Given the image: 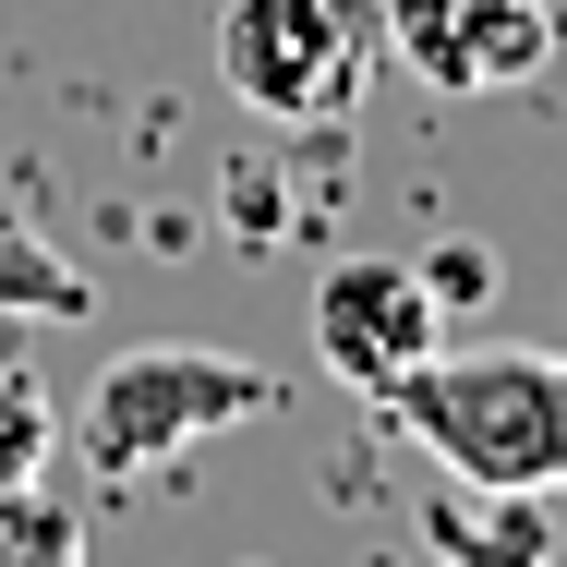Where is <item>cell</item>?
Segmentation results:
<instances>
[{
    "label": "cell",
    "instance_id": "obj_1",
    "mask_svg": "<svg viewBox=\"0 0 567 567\" xmlns=\"http://www.w3.org/2000/svg\"><path fill=\"white\" fill-rule=\"evenodd\" d=\"M374 411L471 495H556L567 483V350L544 339H483V350L435 339Z\"/></svg>",
    "mask_w": 567,
    "mask_h": 567
},
{
    "label": "cell",
    "instance_id": "obj_2",
    "mask_svg": "<svg viewBox=\"0 0 567 567\" xmlns=\"http://www.w3.org/2000/svg\"><path fill=\"white\" fill-rule=\"evenodd\" d=\"M266 411H278L266 362H241L218 339H145V350L97 362V386H85V458L110 483H145L182 447H218L229 423H266Z\"/></svg>",
    "mask_w": 567,
    "mask_h": 567
},
{
    "label": "cell",
    "instance_id": "obj_3",
    "mask_svg": "<svg viewBox=\"0 0 567 567\" xmlns=\"http://www.w3.org/2000/svg\"><path fill=\"white\" fill-rule=\"evenodd\" d=\"M218 73L254 121L327 133L386 73V12L374 0H229L218 12Z\"/></svg>",
    "mask_w": 567,
    "mask_h": 567
},
{
    "label": "cell",
    "instance_id": "obj_4",
    "mask_svg": "<svg viewBox=\"0 0 567 567\" xmlns=\"http://www.w3.org/2000/svg\"><path fill=\"white\" fill-rule=\"evenodd\" d=\"M374 12H386V61L423 73L435 97H519L567 49L556 0H374Z\"/></svg>",
    "mask_w": 567,
    "mask_h": 567
},
{
    "label": "cell",
    "instance_id": "obj_5",
    "mask_svg": "<svg viewBox=\"0 0 567 567\" xmlns=\"http://www.w3.org/2000/svg\"><path fill=\"white\" fill-rule=\"evenodd\" d=\"M435 339H447V302H435V278H423L411 254H339V266L315 278V350H327V374L362 386V399H386Z\"/></svg>",
    "mask_w": 567,
    "mask_h": 567
},
{
    "label": "cell",
    "instance_id": "obj_6",
    "mask_svg": "<svg viewBox=\"0 0 567 567\" xmlns=\"http://www.w3.org/2000/svg\"><path fill=\"white\" fill-rule=\"evenodd\" d=\"M435 544L447 567H544V495H471V507H435Z\"/></svg>",
    "mask_w": 567,
    "mask_h": 567
},
{
    "label": "cell",
    "instance_id": "obj_7",
    "mask_svg": "<svg viewBox=\"0 0 567 567\" xmlns=\"http://www.w3.org/2000/svg\"><path fill=\"white\" fill-rule=\"evenodd\" d=\"M97 302V278L73 266V254H49L24 218H0V315H49V327H73Z\"/></svg>",
    "mask_w": 567,
    "mask_h": 567
},
{
    "label": "cell",
    "instance_id": "obj_8",
    "mask_svg": "<svg viewBox=\"0 0 567 567\" xmlns=\"http://www.w3.org/2000/svg\"><path fill=\"white\" fill-rule=\"evenodd\" d=\"M49 458H61V399L24 350H0V483H49Z\"/></svg>",
    "mask_w": 567,
    "mask_h": 567
},
{
    "label": "cell",
    "instance_id": "obj_9",
    "mask_svg": "<svg viewBox=\"0 0 567 567\" xmlns=\"http://www.w3.org/2000/svg\"><path fill=\"white\" fill-rule=\"evenodd\" d=\"M0 567H85V507L49 483H0Z\"/></svg>",
    "mask_w": 567,
    "mask_h": 567
},
{
    "label": "cell",
    "instance_id": "obj_10",
    "mask_svg": "<svg viewBox=\"0 0 567 567\" xmlns=\"http://www.w3.org/2000/svg\"><path fill=\"white\" fill-rule=\"evenodd\" d=\"M423 278H435V302H483V290H495V254H483V241H435Z\"/></svg>",
    "mask_w": 567,
    "mask_h": 567
}]
</instances>
